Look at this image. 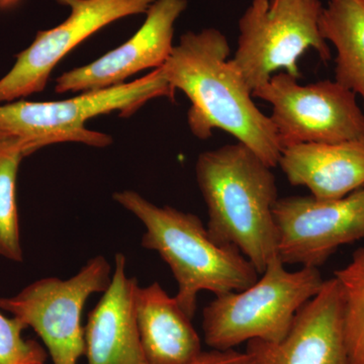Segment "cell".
Returning <instances> with one entry per match:
<instances>
[{
	"instance_id": "cell-20",
	"label": "cell",
	"mask_w": 364,
	"mask_h": 364,
	"mask_svg": "<svg viewBox=\"0 0 364 364\" xmlns=\"http://www.w3.org/2000/svg\"><path fill=\"white\" fill-rule=\"evenodd\" d=\"M186 364H252L247 352L229 350L203 351L198 358Z\"/></svg>"
},
{
	"instance_id": "cell-10",
	"label": "cell",
	"mask_w": 364,
	"mask_h": 364,
	"mask_svg": "<svg viewBox=\"0 0 364 364\" xmlns=\"http://www.w3.org/2000/svg\"><path fill=\"white\" fill-rule=\"evenodd\" d=\"M70 9L68 18L40 31L30 47L0 79V105L16 102L45 90L60 61L91 35L127 16L146 14L155 0H57Z\"/></svg>"
},
{
	"instance_id": "cell-4",
	"label": "cell",
	"mask_w": 364,
	"mask_h": 364,
	"mask_svg": "<svg viewBox=\"0 0 364 364\" xmlns=\"http://www.w3.org/2000/svg\"><path fill=\"white\" fill-rule=\"evenodd\" d=\"M161 68L136 80L107 90L87 91L78 97L57 102L16 100L0 105V138L20 141L26 156L36 151L61 143H81L105 148L112 136L86 128L93 117L117 112L129 117L156 98L174 100Z\"/></svg>"
},
{
	"instance_id": "cell-13",
	"label": "cell",
	"mask_w": 364,
	"mask_h": 364,
	"mask_svg": "<svg viewBox=\"0 0 364 364\" xmlns=\"http://www.w3.org/2000/svg\"><path fill=\"white\" fill-rule=\"evenodd\" d=\"M123 253L114 258L111 284L85 327L87 364H148L136 324L138 280L126 272Z\"/></svg>"
},
{
	"instance_id": "cell-5",
	"label": "cell",
	"mask_w": 364,
	"mask_h": 364,
	"mask_svg": "<svg viewBox=\"0 0 364 364\" xmlns=\"http://www.w3.org/2000/svg\"><path fill=\"white\" fill-rule=\"evenodd\" d=\"M277 256L252 286L215 296L203 312V338L215 350H229L252 340L279 342L299 311L325 280L315 267L289 272Z\"/></svg>"
},
{
	"instance_id": "cell-17",
	"label": "cell",
	"mask_w": 364,
	"mask_h": 364,
	"mask_svg": "<svg viewBox=\"0 0 364 364\" xmlns=\"http://www.w3.org/2000/svg\"><path fill=\"white\" fill-rule=\"evenodd\" d=\"M26 156L20 141L0 138V256L21 262V248L16 179L21 160Z\"/></svg>"
},
{
	"instance_id": "cell-9",
	"label": "cell",
	"mask_w": 364,
	"mask_h": 364,
	"mask_svg": "<svg viewBox=\"0 0 364 364\" xmlns=\"http://www.w3.org/2000/svg\"><path fill=\"white\" fill-rule=\"evenodd\" d=\"M273 217L284 264L318 268L341 246L364 240V188L337 200L279 198Z\"/></svg>"
},
{
	"instance_id": "cell-18",
	"label": "cell",
	"mask_w": 364,
	"mask_h": 364,
	"mask_svg": "<svg viewBox=\"0 0 364 364\" xmlns=\"http://www.w3.org/2000/svg\"><path fill=\"white\" fill-rule=\"evenodd\" d=\"M343 301L345 342L350 364H364V247L358 249L348 264L336 270Z\"/></svg>"
},
{
	"instance_id": "cell-8",
	"label": "cell",
	"mask_w": 364,
	"mask_h": 364,
	"mask_svg": "<svg viewBox=\"0 0 364 364\" xmlns=\"http://www.w3.org/2000/svg\"><path fill=\"white\" fill-rule=\"evenodd\" d=\"M272 107L282 149L305 143L364 142V114L356 95L336 80L301 85L287 72L252 92Z\"/></svg>"
},
{
	"instance_id": "cell-16",
	"label": "cell",
	"mask_w": 364,
	"mask_h": 364,
	"mask_svg": "<svg viewBox=\"0 0 364 364\" xmlns=\"http://www.w3.org/2000/svg\"><path fill=\"white\" fill-rule=\"evenodd\" d=\"M320 30L336 50L335 80L363 98L364 105V0H329Z\"/></svg>"
},
{
	"instance_id": "cell-19",
	"label": "cell",
	"mask_w": 364,
	"mask_h": 364,
	"mask_svg": "<svg viewBox=\"0 0 364 364\" xmlns=\"http://www.w3.org/2000/svg\"><path fill=\"white\" fill-rule=\"evenodd\" d=\"M26 326L0 313V364H45L47 351L35 340L23 337Z\"/></svg>"
},
{
	"instance_id": "cell-6",
	"label": "cell",
	"mask_w": 364,
	"mask_h": 364,
	"mask_svg": "<svg viewBox=\"0 0 364 364\" xmlns=\"http://www.w3.org/2000/svg\"><path fill=\"white\" fill-rule=\"evenodd\" d=\"M323 9L320 0H252L239 21L238 47L230 60L252 92L280 69L299 79L298 60L306 50L331 60L320 30Z\"/></svg>"
},
{
	"instance_id": "cell-11",
	"label": "cell",
	"mask_w": 364,
	"mask_h": 364,
	"mask_svg": "<svg viewBox=\"0 0 364 364\" xmlns=\"http://www.w3.org/2000/svg\"><path fill=\"white\" fill-rule=\"evenodd\" d=\"M188 0H155L138 32L95 62L60 75L55 92H87L124 85L131 76L160 68L173 50L174 23Z\"/></svg>"
},
{
	"instance_id": "cell-1",
	"label": "cell",
	"mask_w": 364,
	"mask_h": 364,
	"mask_svg": "<svg viewBox=\"0 0 364 364\" xmlns=\"http://www.w3.org/2000/svg\"><path fill=\"white\" fill-rule=\"evenodd\" d=\"M229 42L219 30L183 33L161 68L174 90L191 100L188 124L207 140L223 130L247 146L268 166L279 165L282 147L272 119L254 104L252 91L228 60Z\"/></svg>"
},
{
	"instance_id": "cell-15",
	"label": "cell",
	"mask_w": 364,
	"mask_h": 364,
	"mask_svg": "<svg viewBox=\"0 0 364 364\" xmlns=\"http://www.w3.org/2000/svg\"><path fill=\"white\" fill-rule=\"evenodd\" d=\"M135 309L148 364H186L203 353L191 318L158 282L138 287Z\"/></svg>"
},
{
	"instance_id": "cell-3",
	"label": "cell",
	"mask_w": 364,
	"mask_h": 364,
	"mask_svg": "<svg viewBox=\"0 0 364 364\" xmlns=\"http://www.w3.org/2000/svg\"><path fill=\"white\" fill-rule=\"evenodd\" d=\"M112 198L142 222V246L168 264L178 286L174 298L191 320L200 291L220 296L257 282L260 274L252 263L237 249L213 240L198 215L158 207L134 191H117Z\"/></svg>"
},
{
	"instance_id": "cell-7",
	"label": "cell",
	"mask_w": 364,
	"mask_h": 364,
	"mask_svg": "<svg viewBox=\"0 0 364 364\" xmlns=\"http://www.w3.org/2000/svg\"><path fill=\"white\" fill-rule=\"evenodd\" d=\"M112 273L107 258L95 256L69 279L46 277L16 296L0 299V309L33 328L53 364H78L85 354L83 309L93 294L107 291Z\"/></svg>"
},
{
	"instance_id": "cell-2",
	"label": "cell",
	"mask_w": 364,
	"mask_h": 364,
	"mask_svg": "<svg viewBox=\"0 0 364 364\" xmlns=\"http://www.w3.org/2000/svg\"><path fill=\"white\" fill-rule=\"evenodd\" d=\"M272 169L239 142L200 153L196 163L208 233L220 245L237 249L259 274L279 256L273 217L279 198Z\"/></svg>"
},
{
	"instance_id": "cell-14",
	"label": "cell",
	"mask_w": 364,
	"mask_h": 364,
	"mask_svg": "<svg viewBox=\"0 0 364 364\" xmlns=\"http://www.w3.org/2000/svg\"><path fill=\"white\" fill-rule=\"evenodd\" d=\"M279 165L294 186L318 200H337L364 188V142L305 143L282 151Z\"/></svg>"
},
{
	"instance_id": "cell-12",
	"label": "cell",
	"mask_w": 364,
	"mask_h": 364,
	"mask_svg": "<svg viewBox=\"0 0 364 364\" xmlns=\"http://www.w3.org/2000/svg\"><path fill=\"white\" fill-rule=\"evenodd\" d=\"M246 352L252 364H350L345 342L343 301L335 277L294 318L279 342L252 340Z\"/></svg>"
}]
</instances>
